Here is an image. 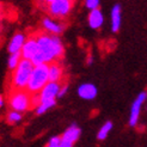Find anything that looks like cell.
Returning a JSON list of instances; mask_svg holds the SVG:
<instances>
[{
  "instance_id": "14",
  "label": "cell",
  "mask_w": 147,
  "mask_h": 147,
  "mask_svg": "<svg viewBox=\"0 0 147 147\" xmlns=\"http://www.w3.org/2000/svg\"><path fill=\"white\" fill-rule=\"evenodd\" d=\"M111 30L113 32H117L121 28V20H122V14H121V6L119 4H116L113 6L111 9Z\"/></svg>"
},
{
  "instance_id": "22",
  "label": "cell",
  "mask_w": 147,
  "mask_h": 147,
  "mask_svg": "<svg viewBox=\"0 0 147 147\" xmlns=\"http://www.w3.org/2000/svg\"><path fill=\"white\" fill-rule=\"evenodd\" d=\"M67 90H68V86L67 85H63V86H61V90H60V92H59V96H57V98H62L66 93H67Z\"/></svg>"
},
{
  "instance_id": "4",
  "label": "cell",
  "mask_w": 147,
  "mask_h": 147,
  "mask_svg": "<svg viewBox=\"0 0 147 147\" xmlns=\"http://www.w3.org/2000/svg\"><path fill=\"white\" fill-rule=\"evenodd\" d=\"M73 3L69 0H49L45 4V10L50 18L62 19L67 17L72 11Z\"/></svg>"
},
{
  "instance_id": "2",
  "label": "cell",
  "mask_w": 147,
  "mask_h": 147,
  "mask_svg": "<svg viewBox=\"0 0 147 147\" xmlns=\"http://www.w3.org/2000/svg\"><path fill=\"white\" fill-rule=\"evenodd\" d=\"M34 68H35V65L30 60H24V59H22L18 67L12 72V78H11L12 91L26 90V86H28L29 80L31 78Z\"/></svg>"
},
{
  "instance_id": "13",
  "label": "cell",
  "mask_w": 147,
  "mask_h": 147,
  "mask_svg": "<svg viewBox=\"0 0 147 147\" xmlns=\"http://www.w3.org/2000/svg\"><path fill=\"white\" fill-rule=\"evenodd\" d=\"M80 134H82V129L77 124H72V126H69L63 131V134L61 135V139L74 145V142L78 141V139L80 138Z\"/></svg>"
},
{
  "instance_id": "11",
  "label": "cell",
  "mask_w": 147,
  "mask_h": 147,
  "mask_svg": "<svg viewBox=\"0 0 147 147\" xmlns=\"http://www.w3.org/2000/svg\"><path fill=\"white\" fill-rule=\"evenodd\" d=\"M42 25H43V29L50 35H54V36H59V35H61L62 31H63V29L65 26L61 24V23H59V22L54 20L53 18H50V17H45L42 19Z\"/></svg>"
},
{
  "instance_id": "19",
  "label": "cell",
  "mask_w": 147,
  "mask_h": 147,
  "mask_svg": "<svg viewBox=\"0 0 147 147\" xmlns=\"http://www.w3.org/2000/svg\"><path fill=\"white\" fill-rule=\"evenodd\" d=\"M6 120L9 123H17L22 120V114L18 111H14V110H11V111H9V114H7Z\"/></svg>"
},
{
  "instance_id": "8",
  "label": "cell",
  "mask_w": 147,
  "mask_h": 147,
  "mask_svg": "<svg viewBox=\"0 0 147 147\" xmlns=\"http://www.w3.org/2000/svg\"><path fill=\"white\" fill-rule=\"evenodd\" d=\"M61 84L60 83H51L49 82L42 91L38 93L41 100H49V99H56L59 96V92L61 90Z\"/></svg>"
},
{
  "instance_id": "17",
  "label": "cell",
  "mask_w": 147,
  "mask_h": 147,
  "mask_svg": "<svg viewBox=\"0 0 147 147\" xmlns=\"http://www.w3.org/2000/svg\"><path fill=\"white\" fill-rule=\"evenodd\" d=\"M111 129H113V122H110V121L105 122L99 128L98 133H97V139H98V140H104V139H107L109 133L111 131Z\"/></svg>"
},
{
  "instance_id": "18",
  "label": "cell",
  "mask_w": 147,
  "mask_h": 147,
  "mask_svg": "<svg viewBox=\"0 0 147 147\" xmlns=\"http://www.w3.org/2000/svg\"><path fill=\"white\" fill-rule=\"evenodd\" d=\"M20 61H22L20 53H18V54H11L10 57H9V62H7V66H9V68L13 72L14 69L18 67V65H19Z\"/></svg>"
},
{
  "instance_id": "6",
  "label": "cell",
  "mask_w": 147,
  "mask_h": 147,
  "mask_svg": "<svg viewBox=\"0 0 147 147\" xmlns=\"http://www.w3.org/2000/svg\"><path fill=\"white\" fill-rule=\"evenodd\" d=\"M146 99H147V92L142 91L138 94V97L133 102L131 108H130V115H129V126L130 127H135L138 124L139 117H140V113H141V107Z\"/></svg>"
},
{
  "instance_id": "15",
  "label": "cell",
  "mask_w": 147,
  "mask_h": 147,
  "mask_svg": "<svg viewBox=\"0 0 147 147\" xmlns=\"http://www.w3.org/2000/svg\"><path fill=\"white\" fill-rule=\"evenodd\" d=\"M87 22H89V26L91 29H99V28H102L103 23H104V16H103L100 10L91 11L89 13Z\"/></svg>"
},
{
  "instance_id": "23",
  "label": "cell",
  "mask_w": 147,
  "mask_h": 147,
  "mask_svg": "<svg viewBox=\"0 0 147 147\" xmlns=\"http://www.w3.org/2000/svg\"><path fill=\"white\" fill-rule=\"evenodd\" d=\"M60 147H73V144L68 142V141H65L61 139V142H60Z\"/></svg>"
},
{
  "instance_id": "10",
  "label": "cell",
  "mask_w": 147,
  "mask_h": 147,
  "mask_svg": "<svg viewBox=\"0 0 147 147\" xmlns=\"http://www.w3.org/2000/svg\"><path fill=\"white\" fill-rule=\"evenodd\" d=\"M25 42H26V37L23 32H18L16 35H13L11 41L9 42V47H7V50H9L10 55L20 53L25 45Z\"/></svg>"
},
{
  "instance_id": "12",
  "label": "cell",
  "mask_w": 147,
  "mask_h": 147,
  "mask_svg": "<svg viewBox=\"0 0 147 147\" xmlns=\"http://www.w3.org/2000/svg\"><path fill=\"white\" fill-rule=\"evenodd\" d=\"M48 74H49V82L51 83H60L63 77V68L61 63L56 61L48 65Z\"/></svg>"
},
{
  "instance_id": "5",
  "label": "cell",
  "mask_w": 147,
  "mask_h": 147,
  "mask_svg": "<svg viewBox=\"0 0 147 147\" xmlns=\"http://www.w3.org/2000/svg\"><path fill=\"white\" fill-rule=\"evenodd\" d=\"M9 105L11 110L18 111L20 114L24 113L30 109V107H32L31 94H29L25 90H14L9 97Z\"/></svg>"
},
{
  "instance_id": "20",
  "label": "cell",
  "mask_w": 147,
  "mask_h": 147,
  "mask_svg": "<svg viewBox=\"0 0 147 147\" xmlns=\"http://www.w3.org/2000/svg\"><path fill=\"white\" fill-rule=\"evenodd\" d=\"M99 5H100V3L98 1V0H86L85 1L86 9H89L90 12L94 11V10H99Z\"/></svg>"
},
{
  "instance_id": "3",
  "label": "cell",
  "mask_w": 147,
  "mask_h": 147,
  "mask_svg": "<svg viewBox=\"0 0 147 147\" xmlns=\"http://www.w3.org/2000/svg\"><path fill=\"white\" fill-rule=\"evenodd\" d=\"M49 83V74H48V65H40L35 66L32 71L31 78L29 80L26 86V92L29 94H38L42 89Z\"/></svg>"
},
{
  "instance_id": "1",
  "label": "cell",
  "mask_w": 147,
  "mask_h": 147,
  "mask_svg": "<svg viewBox=\"0 0 147 147\" xmlns=\"http://www.w3.org/2000/svg\"><path fill=\"white\" fill-rule=\"evenodd\" d=\"M35 36L38 45V53L31 60L35 66L50 65L62 57L63 45L59 36L50 35L48 32H37Z\"/></svg>"
},
{
  "instance_id": "16",
  "label": "cell",
  "mask_w": 147,
  "mask_h": 147,
  "mask_svg": "<svg viewBox=\"0 0 147 147\" xmlns=\"http://www.w3.org/2000/svg\"><path fill=\"white\" fill-rule=\"evenodd\" d=\"M56 105V99H49V100H41V103L35 108V111L37 115H42L49 109L54 108Z\"/></svg>"
},
{
  "instance_id": "24",
  "label": "cell",
  "mask_w": 147,
  "mask_h": 147,
  "mask_svg": "<svg viewBox=\"0 0 147 147\" xmlns=\"http://www.w3.org/2000/svg\"><path fill=\"white\" fill-rule=\"evenodd\" d=\"M4 104H5V99H4V97L1 96V94H0V108H3Z\"/></svg>"
},
{
  "instance_id": "9",
  "label": "cell",
  "mask_w": 147,
  "mask_h": 147,
  "mask_svg": "<svg viewBox=\"0 0 147 147\" xmlns=\"http://www.w3.org/2000/svg\"><path fill=\"white\" fill-rule=\"evenodd\" d=\"M77 92L80 98H83L85 100H92L97 97L98 89L96 87V85H93L91 83H84L78 87Z\"/></svg>"
},
{
  "instance_id": "7",
  "label": "cell",
  "mask_w": 147,
  "mask_h": 147,
  "mask_svg": "<svg viewBox=\"0 0 147 147\" xmlns=\"http://www.w3.org/2000/svg\"><path fill=\"white\" fill-rule=\"evenodd\" d=\"M38 53V45H37V40H36V36L35 34L31 35L30 37L26 38V42L20 51V55H22V59L24 60H32V59L37 55Z\"/></svg>"
},
{
  "instance_id": "21",
  "label": "cell",
  "mask_w": 147,
  "mask_h": 147,
  "mask_svg": "<svg viewBox=\"0 0 147 147\" xmlns=\"http://www.w3.org/2000/svg\"><path fill=\"white\" fill-rule=\"evenodd\" d=\"M60 142H61V136H53L49 139L46 147H60Z\"/></svg>"
}]
</instances>
